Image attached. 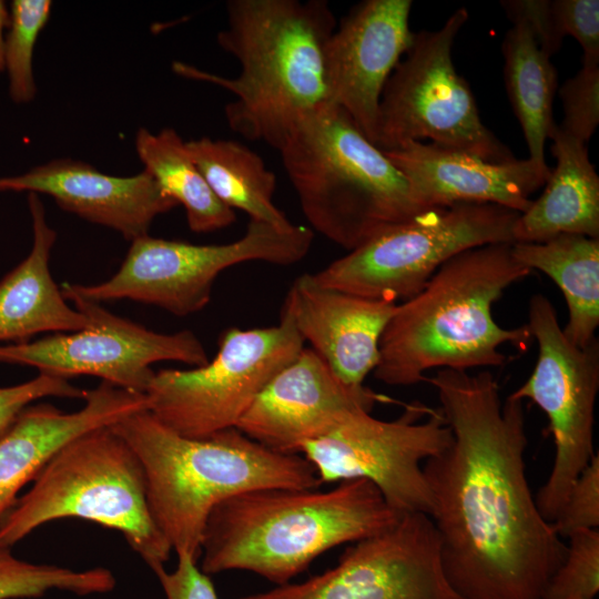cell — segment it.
I'll use <instances>...</instances> for the list:
<instances>
[{"mask_svg":"<svg viewBox=\"0 0 599 599\" xmlns=\"http://www.w3.org/2000/svg\"><path fill=\"white\" fill-rule=\"evenodd\" d=\"M453 440L423 464L440 559L460 599H539L566 546L540 514L526 476L522 400H501L490 372L437 369Z\"/></svg>","mask_w":599,"mask_h":599,"instance_id":"obj_1","label":"cell"},{"mask_svg":"<svg viewBox=\"0 0 599 599\" xmlns=\"http://www.w3.org/2000/svg\"><path fill=\"white\" fill-rule=\"evenodd\" d=\"M219 45L241 65L225 78L175 61L183 78L234 95L224 108L231 130L280 151L296 128L328 105L325 49L337 22L326 0H231Z\"/></svg>","mask_w":599,"mask_h":599,"instance_id":"obj_2","label":"cell"},{"mask_svg":"<svg viewBox=\"0 0 599 599\" xmlns=\"http://www.w3.org/2000/svg\"><path fill=\"white\" fill-rule=\"evenodd\" d=\"M511 244L457 254L420 292L397 304L379 342L376 379L414 385L433 368L501 366L507 356L499 348L506 343L525 348L532 338L528 324L504 328L493 316L504 292L531 272L514 257Z\"/></svg>","mask_w":599,"mask_h":599,"instance_id":"obj_3","label":"cell"},{"mask_svg":"<svg viewBox=\"0 0 599 599\" xmlns=\"http://www.w3.org/2000/svg\"><path fill=\"white\" fill-rule=\"evenodd\" d=\"M142 464L151 516L176 555L196 561L212 510L236 495L272 488L316 489L313 466L227 428L204 438L182 436L148 409L111 425Z\"/></svg>","mask_w":599,"mask_h":599,"instance_id":"obj_4","label":"cell"},{"mask_svg":"<svg viewBox=\"0 0 599 599\" xmlns=\"http://www.w3.org/2000/svg\"><path fill=\"white\" fill-rule=\"evenodd\" d=\"M403 514L366 479L328 490H253L219 504L206 521L201 570L256 573L275 586L291 582L318 556L394 526Z\"/></svg>","mask_w":599,"mask_h":599,"instance_id":"obj_5","label":"cell"},{"mask_svg":"<svg viewBox=\"0 0 599 599\" xmlns=\"http://www.w3.org/2000/svg\"><path fill=\"white\" fill-rule=\"evenodd\" d=\"M280 153L312 229L348 252L424 211L404 174L335 105L303 121Z\"/></svg>","mask_w":599,"mask_h":599,"instance_id":"obj_6","label":"cell"},{"mask_svg":"<svg viewBox=\"0 0 599 599\" xmlns=\"http://www.w3.org/2000/svg\"><path fill=\"white\" fill-rule=\"evenodd\" d=\"M72 517L121 532L153 572L172 552L151 516L140 458L111 426L82 434L53 455L1 516L0 547L11 548L38 527Z\"/></svg>","mask_w":599,"mask_h":599,"instance_id":"obj_7","label":"cell"},{"mask_svg":"<svg viewBox=\"0 0 599 599\" xmlns=\"http://www.w3.org/2000/svg\"><path fill=\"white\" fill-rule=\"evenodd\" d=\"M468 17L459 8L439 29L414 32L380 97L375 145L382 151L422 142L494 163L516 159L483 123L470 87L454 65L453 45Z\"/></svg>","mask_w":599,"mask_h":599,"instance_id":"obj_8","label":"cell"},{"mask_svg":"<svg viewBox=\"0 0 599 599\" xmlns=\"http://www.w3.org/2000/svg\"><path fill=\"white\" fill-rule=\"evenodd\" d=\"M312 242L309 227L280 229L253 220L240 238L224 244H192L148 234L131 241L111 278L94 285L63 283L61 293L65 300L100 304L131 300L183 317L209 304L213 284L224 270L252 261L293 265L308 254Z\"/></svg>","mask_w":599,"mask_h":599,"instance_id":"obj_9","label":"cell"},{"mask_svg":"<svg viewBox=\"0 0 599 599\" xmlns=\"http://www.w3.org/2000/svg\"><path fill=\"white\" fill-rule=\"evenodd\" d=\"M520 213L495 204L432 207L394 224L314 274L327 287L369 298L408 300L457 254L514 243Z\"/></svg>","mask_w":599,"mask_h":599,"instance_id":"obj_10","label":"cell"},{"mask_svg":"<svg viewBox=\"0 0 599 599\" xmlns=\"http://www.w3.org/2000/svg\"><path fill=\"white\" fill-rule=\"evenodd\" d=\"M292 322L231 327L219 338L213 359L191 369H162L145 392L148 410L163 425L190 438L233 428L267 383L304 348Z\"/></svg>","mask_w":599,"mask_h":599,"instance_id":"obj_11","label":"cell"},{"mask_svg":"<svg viewBox=\"0 0 599 599\" xmlns=\"http://www.w3.org/2000/svg\"><path fill=\"white\" fill-rule=\"evenodd\" d=\"M453 434L440 410L409 405L400 418L382 420L355 409L301 455L323 484L366 479L400 514L433 511L423 464L445 450Z\"/></svg>","mask_w":599,"mask_h":599,"instance_id":"obj_12","label":"cell"},{"mask_svg":"<svg viewBox=\"0 0 599 599\" xmlns=\"http://www.w3.org/2000/svg\"><path fill=\"white\" fill-rule=\"evenodd\" d=\"M528 326L538 357L527 380L510 394L529 399L547 416L555 458L535 499L541 516L552 522L570 488L597 454L593 447L595 408L599 390V341L573 345L559 325L555 306L542 294L531 296Z\"/></svg>","mask_w":599,"mask_h":599,"instance_id":"obj_13","label":"cell"},{"mask_svg":"<svg viewBox=\"0 0 599 599\" xmlns=\"http://www.w3.org/2000/svg\"><path fill=\"white\" fill-rule=\"evenodd\" d=\"M69 301L89 317L88 327L0 345V363L28 365L68 379L97 376L145 394L155 373L152 364L172 361L199 367L209 362L202 342L191 331L158 333L111 313L100 303L78 297Z\"/></svg>","mask_w":599,"mask_h":599,"instance_id":"obj_14","label":"cell"},{"mask_svg":"<svg viewBox=\"0 0 599 599\" xmlns=\"http://www.w3.org/2000/svg\"><path fill=\"white\" fill-rule=\"evenodd\" d=\"M235 599H460L448 582L432 518L405 512L354 542L337 565L304 581Z\"/></svg>","mask_w":599,"mask_h":599,"instance_id":"obj_15","label":"cell"},{"mask_svg":"<svg viewBox=\"0 0 599 599\" xmlns=\"http://www.w3.org/2000/svg\"><path fill=\"white\" fill-rule=\"evenodd\" d=\"M410 0H365L342 18L325 49L328 104L344 110L373 143L380 97L413 42Z\"/></svg>","mask_w":599,"mask_h":599,"instance_id":"obj_16","label":"cell"},{"mask_svg":"<svg viewBox=\"0 0 599 599\" xmlns=\"http://www.w3.org/2000/svg\"><path fill=\"white\" fill-rule=\"evenodd\" d=\"M383 400L366 386L344 383L314 349L304 347L267 383L235 428L272 450L301 455L305 444L347 413L370 412Z\"/></svg>","mask_w":599,"mask_h":599,"instance_id":"obj_17","label":"cell"},{"mask_svg":"<svg viewBox=\"0 0 599 599\" xmlns=\"http://www.w3.org/2000/svg\"><path fill=\"white\" fill-rule=\"evenodd\" d=\"M396 307V301L331 288L306 273L290 286L281 315L344 383L361 387L377 366L379 342Z\"/></svg>","mask_w":599,"mask_h":599,"instance_id":"obj_18","label":"cell"},{"mask_svg":"<svg viewBox=\"0 0 599 599\" xmlns=\"http://www.w3.org/2000/svg\"><path fill=\"white\" fill-rule=\"evenodd\" d=\"M383 152L407 179L420 210L480 203L522 213L551 171L528 158L494 163L422 142Z\"/></svg>","mask_w":599,"mask_h":599,"instance_id":"obj_19","label":"cell"},{"mask_svg":"<svg viewBox=\"0 0 599 599\" xmlns=\"http://www.w3.org/2000/svg\"><path fill=\"white\" fill-rule=\"evenodd\" d=\"M0 191L50 195L61 209L113 229L129 241L148 235L158 215L177 206L145 170L113 176L71 159H55L21 175L0 177Z\"/></svg>","mask_w":599,"mask_h":599,"instance_id":"obj_20","label":"cell"},{"mask_svg":"<svg viewBox=\"0 0 599 599\" xmlns=\"http://www.w3.org/2000/svg\"><path fill=\"white\" fill-rule=\"evenodd\" d=\"M84 406L64 413L51 404L26 407L0 438V518L18 493L65 444L92 429L111 426L135 412L148 409L145 394L108 382L87 390Z\"/></svg>","mask_w":599,"mask_h":599,"instance_id":"obj_21","label":"cell"},{"mask_svg":"<svg viewBox=\"0 0 599 599\" xmlns=\"http://www.w3.org/2000/svg\"><path fill=\"white\" fill-rule=\"evenodd\" d=\"M33 242L28 256L0 281V342L26 343L40 333L80 331L89 317L67 304L50 272L55 231L38 194H28Z\"/></svg>","mask_w":599,"mask_h":599,"instance_id":"obj_22","label":"cell"},{"mask_svg":"<svg viewBox=\"0 0 599 599\" xmlns=\"http://www.w3.org/2000/svg\"><path fill=\"white\" fill-rule=\"evenodd\" d=\"M551 169L544 192L520 213L512 227L514 242L540 243L560 234L599 238V176L589 160L587 144L550 130Z\"/></svg>","mask_w":599,"mask_h":599,"instance_id":"obj_23","label":"cell"},{"mask_svg":"<svg viewBox=\"0 0 599 599\" xmlns=\"http://www.w3.org/2000/svg\"><path fill=\"white\" fill-rule=\"evenodd\" d=\"M514 257L548 275L561 290L568 309L565 336L583 347L599 326V238L560 234L540 243L514 242Z\"/></svg>","mask_w":599,"mask_h":599,"instance_id":"obj_24","label":"cell"},{"mask_svg":"<svg viewBox=\"0 0 599 599\" xmlns=\"http://www.w3.org/2000/svg\"><path fill=\"white\" fill-rule=\"evenodd\" d=\"M186 148L217 199L250 220L280 229L292 223L273 202L276 175L263 159L241 142L203 136Z\"/></svg>","mask_w":599,"mask_h":599,"instance_id":"obj_25","label":"cell"},{"mask_svg":"<svg viewBox=\"0 0 599 599\" xmlns=\"http://www.w3.org/2000/svg\"><path fill=\"white\" fill-rule=\"evenodd\" d=\"M511 23L501 44L505 88L528 148V159L547 165L545 143L555 125L557 71L531 31L521 22Z\"/></svg>","mask_w":599,"mask_h":599,"instance_id":"obj_26","label":"cell"},{"mask_svg":"<svg viewBox=\"0 0 599 599\" xmlns=\"http://www.w3.org/2000/svg\"><path fill=\"white\" fill-rule=\"evenodd\" d=\"M135 149L144 170L161 191L184 207L191 231L213 232L235 222L234 210L213 193L194 163L186 141L174 129L165 128L158 134L139 129Z\"/></svg>","mask_w":599,"mask_h":599,"instance_id":"obj_27","label":"cell"},{"mask_svg":"<svg viewBox=\"0 0 599 599\" xmlns=\"http://www.w3.org/2000/svg\"><path fill=\"white\" fill-rule=\"evenodd\" d=\"M115 587L113 573L103 567L73 570L54 565L32 564L0 547V599L37 598L51 590L79 596L106 593Z\"/></svg>","mask_w":599,"mask_h":599,"instance_id":"obj_28","label":"cell"},{"mask_svg":"<svg viewBox=\"0 0 599 599\" xmlns=\"http://www.w3.org/2000/svg\"><path fill=\"white\" fill-rule=\"evenodd\" d=\"M50 0H14L10 7V21L4 38V69L9 75V92L16 103H28L35 95L33 51L47 24Z\"/></svg>","mask_w":599,"mask_h":599,"instance_id":"obj_29","label":"cell"},{"mask_svg":"<svg viewBox=\"0 0 599 599\" xmlns=\"http://www.w3.org/2000/svg\"><path fill=\"white\" fill-rule=\"evenodd\" d=\"M565 557L550 577L541 599H595L599 591V530L568 537Z\"/></svg>","mask_w":599,"mask_h":599,"instance_id":"obj_30","label":"cell"},{"mask_svg":"<svg viewBox=\"0 0 599 599\" xmlns=\"http://www.w3.org/2000/svg\"><path fill=\"white\" fill-rule=\"evenodd\" d=\"M565 133L583 142L590 140L599 124V63H583L580 70L559 88Z\"/></svg>","mask_w":599,"mask_h":599,"instance_id":"obj_31","label":"cell"},{"mask_svg":"<svg viewBox=\"0 0 599 599\" xmlns=\"http://www.w3.org/2000/svg\"><path fill=\"white\" fill-rule=\"evenodd\" d=\"M560 538L599 526V455L592 457L573 481L565 505L551 522Z\"/></svg>","mask_w":599,"mask_h":599,"instance_id":"obj_32","label":"cell"},{"mask_svg":"<svg viewBox=\"0 0 599 599\" xmlns=\"http://www.w3.org/2000/svg\"><path fill=\"white\" fill-rule=\"evenodd\" d=\"M81 389L68 378L40 373L37 377L9 387H0V438L11 428L20 413L43 397L82 398Z\"/></svg>","mask_w":599,"mask_h":599,"instance_id":"obj_33","label":"cell"},{"mask_svg":"<svg viewBox=\"0 0 599 599\" xmlns=\"http://www.w3.org/2000/svg\"><path fill=\"white\" fill-rule=\"evenodd\" d=\"M561 35L572 37L581 47L583 63H599V1L554 0Z\"/></svg>","mask_w":599,"mask_h":599,"instance_id":"obj_34","label":"cell"},{"mask_svg":"<svg viewBox=\"0 0 599 599\" xmlns=\"http://www.w3.org/2000/svg\"><path fill=\"white\" fill-rule=\"evenodd\" d=\"M500 4L511 22L524 23L534 34L538 45L549 57L562 44L552 0H504Z\"/></svg>","mask_w":599,"mask_h":599,"instance_id":"obj_35","label":"cell"},{"mask_svg":"<svg viewBox=\"0 0 599 599\" xmlns=\"http://www.w3.org/2000/svg\"><path fill=\"white\" fill-rule=\"evenodd\" d=\"M176 556L177 565L173 571H166L164 567L154 571L165 599H217L213 582L197 567V561L186 554Z\"/></svg>","mask_w":599,"mask_h":599,"instance_id":"obj_36","label":"cell"},{"mask_svg":"<svg viewBox=\"0 0 599 599\" xmlns=\"http://www.w3.org/2000/svg\"><path fill=\"white\" fill-rule=\"evenodd\" d=\"M10 13L3 1L0 0V71L4 69V29L9 27Z\"/></svg>","mask_w":599,"mask_h":599,"instance_id":"obj_37","label":"cell"},{"mask_svg":"<svg viewBox=\"0 0 599 599\" xmlns=\"http://www.w3.org/2000/svg\"><path fill=\"white\" fill-rule=\"evenodd\" d=\"M539 599H541V598H539Z\"/></svg>","mask_w":599,"mask_h":599,"instance_id":"obj_38","label":"cell"}]
</instances>
